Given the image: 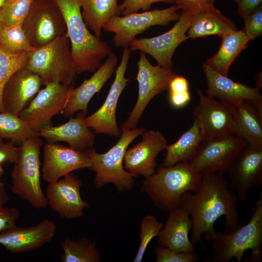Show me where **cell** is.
<instances>
[{
  "label": "cell",
  "mask_w": 262,
  "mask_h": 262,
  "mask_svg": "<svg viewBox=\"0 0 262 262\" xmlns=\"http://www.w3.org/2000/svg\"><path fill=\"white\" fill-rule=\"evenodd\" d=\"M90 166L85 150H77L56 143H48L44 146L42 177L49 183L73 171L89 168Z\"/></svg>",
  "instance_id": "18"
},
{
  "label": "cell",
  "mask_w": 262,
  "mask_h": 262,
  "mask_svg": "<svg viewBox=\"0 0 262 262\" xmlns=\"http://www.w3.org/2000/svg\"><path fill=\"white\" fill-rule=\"evenodd\" d=\"M3 172V169L2 168V165H0V180L1 179V177L2 176Z\"/></svg>",
  "instance_id": "46"
},
{
  "label": "cell",
  "mask_w": 262,
  "mask_h": 262,
  "mask_svg": "<svg viewBox=\"0 0 262 262\" xmlns=\"http://www.w3.org/2000/svg\"><path fill=\"white\" fill-rule=\"evenodd\" d=\"M215 0H174L175 5L184 11L197 13L214 5Z\"/></svg>",
  "instance_id": "43"
},
{
  "label": "cell",
  "mask_w": 262,
  "mask_h": 262,
  "mask_svg": "<svg viewBox=\"0 0 262 262\" xmlns=\"http://www.w3.org/2000/svg\"><path fill=\"white\" fill-rule=\"evenodd\" d=\"M30 52L13 54L0 47V112L5 111L1 100L3 88L14 72L26 66Z\"/></svg>",
  "instance_id": "34"
},
{
  "label": "cell",
  "mask_w": 262,
  "mask_h": 262,
  "mask_svg": "<svg viewBox=\"0 0 262 262\" xmlns=\"http://www.w3.org/2000/svg\"><path fill=\"white\" fill-rule=\"evenodd\" d=\"M202 176L189 162L162 166L146 178L141 190L147 194L156 207L169 212L180 207L184 193L198 189Z\"/></svg>",
  "instance_id": "3"
},
{
  "label": "cell",
  "mask_w": 262,
  "mask_h": 262,
  "mask_svg": "<svg viewBox=\"0 0 262 262\" xmlns=\"http://www.w3.org/2000/svg\"><path fill=\"white\" fill-rule=\"evenodd\" d=\"M56 230L55 223L45 219L35 225L24 228L16 226L0 232V244L12 253L29 252L49 243Z\"/></svg>",
  "instance_id": "20"
},
{
  "label": "cell",
  "mask_w": 262,
  "mask_h": 262,
  "mask_svg": "<svg viewBox=\"0 0 262 262\" xmlns=\"http://www.w3.org/2000/svg\"><path fill=\"white\" fill-rule=\"evenodd\" d=\"M214 256L204 261L208 262H227L235 258L242 261L245 252L251 251V260H262V198L257 203L252 215L245 225L225 233L216 231L212 241Z\"/></svg>",
  "instance_id": "5"
},
{
  "label": "cell",
  "mask_w": 262,
  "mask_h": 262,
  "mask_svg": "<svg viewBox=\"0 0 262 262\" xmlns=\"http://www.w3.org/2000/svg\"><path fill=\"white\" fill-rule=\"evenodd\" d=\"M198 103L194 110V119L199 126L203 141L219 140L235 133L231 102L218 100L197 89Z\"/></svg>",
  "instance_id": "11"
},
{
  "label": "cell",
  "mask_w": 262,
  "mask_h": 262,
  "mask_svg": "<svg viewBox=\"0 0 262 262\" xmlns=\"http://www.w3.org/2000/svg\"><path fill=\"white\" fill-rule=\"evenodd\" d=\"M168 89L169 102L173 107L183 108L190 101L189 83L185 77L175 75L171 80Z\"/></svg>",
  "instance_id": "37"
},
{
  "label": "cell",
  "mask_w": 262,
  "mask_h": 262,
  "mask_svg": "<svg viewBox=\"0 0 262 262\" xmlns=\"http://www.w3.org/2000/svg\"><path fill=\"white\" fill-rule=\"evenodd\" d=\"M20 216V212L16 208L0 207V232L16 227Z\"/></svg>",
  "instance_id": "41"
},
{
  "label": "cell",
  "mask_w": 262,
  "mask_h": 262,
  "mask_svg": "<svg viewBox=\"0 0 262 262\" xmlns=\"http://www.w3.org/2000/svg\"><path fill=\"white\" fill-rule=\"evenodd\" d=\"M42 85L38 75L25 67L16 70L2 91L1 100L4 110L19 116Z\"/></svg>",
  "instance_id": "21"
},
{
  "label": "cell",
  "mask_w": 262,
  "mask_h": 262,
  "mask_svg": "<svg viewBox=\"0 0 262 262\" xmlns=\"http://www.w3.org/2000/svg\"><path fill=\"white\" fill-rule=\"evenodd\" d=\"M117 62L116 54L112 52L89 79L76 88L71 87L62 113L64 116L71 117L78 111L87 113L89 102L111 78Z\"/></svg>",
  "instance_id": "22"
},
{
  "label": "cell",
  "mask_w": 262,
  "mask_h": 262,
  "mask_svg": "<svg viewBox=\"0 0 262 262\" xmlns=\"http://www.w3.org/2000/svg\"><path fill=\"white\" fill-rule=\"evenodd\" d=\"M226 172L230 189L239 201H244L252 188L262 183V147L245 145Z\"/></svg>",
  "instance_id": "15"
},
{
  "label": "cell",
  "mask_w": 262,
  "mask_h": 262,
  "mask_svg": "<svg viewBox=\"0 0 262 262\" xmlns=\"http://www.w3.org/2000/svg\"><path fill=\"white\" fill-rule=\"evenodd\" d=\"M0 27H1V25H0Z\"/></svg>",
  "instance_id": "48"
},
{
  "label": "cell",
  "mask_w": 262,
  "mask_h": 262,
  "mask_svg": "<svg viewBox=\"0 0 262 262\" xmlns=\"http://www.w3.org/2000/svg\"><path fill=\"white\" fill-rule=\"evenodd\" d=\"M203 141L197 122L194 119L188 130L174 143L166 146L163 166L168 167L180 163L189 162Z\"/></svg>",
  "instance_id": "29"
},
{
  "label": "cell",
  "mask_w": 262,
  "mask_h": 262,
  "mask_svg": "<svg viewBox=\"0 0 262 262\" xmlns=\"http://www.w3.org/2000/svg\"><path fill=\"white\" fill-rule=\"evenodd\" d=\"M25 67L38 75L42 85L57 82L70 85L77 72L66 33L30 52Z\"/></svg>",
  "instance_id": "6"
},
{
  "label": "cell",
  "mask_w": 262,
  "mask_h": 262,
  "mask_svg": "<svg viewBox=\"0 0 262 262\" xmlns=\"http://www.w3.org/2000/svg\"><path fill=\"white\" fill-rule=\"evenodd\" d=\"M221 38L218 50L206 63L215 71L227 76L231 65L249 41L243 31L238 30L229 32Z\"/></svg>",
  "instance_id": "28"
},
{
  "label": "cell",
  "mask_w": 262,
  "mask_h": 262,
  "mask_svg": "<svg viewBox=\"0 0 262 262\" xmlns=\"http://www.w3.org/2000/svg\"><path fill=\"white\" fill-rule=\"evenodd\" d=\"M45 86L19 115L21 118L36 131L51 125L52 117L62 114L72 87L57 82L49 83Z\"/></svg>",
  "instance_id": "13"
},
{
  "label": "cell",
  "mask_w": 262,
  "mask_h": 262,
  "mask_svg": "<svg viewBox=\"0 0 262 262\" xmlns=\"http://www.w3.org/2000/svg\"><path fill=\"white\" fill-rule=\"evenodd\" d=\"M38 135L28 123L19 116L7 111L0 112V136L20 146L27 138Z\"/></svg>",
  "instance_id": "32"
},
{
  "label": "cell",
  "mask_w": 262,
  "mask_h": 262,
  "mask_svg": "<svg viewBox=\"0 0 262 262\" xmlns=\"http://www.w3.org/2000/svg\"><path fill=\"white\" fill-rule=\"evenodd\" d=\"M34 0H4L0 7L1 26L21 23Z\"/></svg>",
  "instance_id": "35"
},
{
  "label": "cell",
  "mask_w": 262,
  "mask_h": 262,
  "mask_svg": "<svg viewBox=\"0 0 262 262\" xmlns=\"http://www.w3.org/2000/svg\"><path fill=\"white\" fill-rule=\"evenodd\" d=\"M52 0L65 19L77 73L95 71L112 50L88 30L82 15V0Z\"/></svg>",
  "instance_id": "2"
},
{
  "label": "cell",
  "mask_w": 262,
  "mask_h": 262,
  "mask_svg": "<svg viewBox=\"0 0 262 262\" xmlns=\"http://www.w3.org/2000/svg\"><path fill=\"white\" fill-rule=\"evenodd\" d=\"M245 26L242 31L249 41L262 34V6L261 5L244 18Z\"/></svg>",
  "instance_id": "39"
},
{
  "label": "cell",
  "mask_w": 262,
  "mask_h": 262,
  "mask_svg": "<svg viewBox=\"0 0 262 262\" xmlns=\"http://www.w3.org/2000/svg\"><path fill=\"white\" fill-rule=\"evenodd\" d=\"M202 69L207 82V95L229 102L249 100L262 108V96L257 87L235 82L215 71L206 63H203Z\"/></svg>",
  "instance_id": "23"
},
{
  "label": "cell",
  "mask_w": 262,
  "mask_h": 262,
  "mask_svg": "<svg viewBox=\"0 0 262 262\" xmlns=\"http://www.w3.org/2000/svg\"><path fill=\"white\" fill-rule=\"evenodd\" d=\"M130 53L128 47L124 48L120 63L115 70V77L104 103L95 113L85 117L87 126L97 133L116 137L121 134V130L117 124L116 110L120 96L129 81L125 73Z\"/></svg>",
  "instance_id": "14"
},
{
  "label": "cell",
  "mask_w": 262,
  "mask_h": 262,
  "mask_svg": "<svg viewBox=\"0 0 262 262\" xmlns=\"http://www.w3.org/2000/svg\"><path fill=\"white\" fill-rule=\"evenodd\" d=\"M230 102L235 121L234 134L247 145L262 147V108L249 100Z\"/></svg>",
  "instance_id": "26"
},
{
  "label": "cell",
  "mask_w": 262,
  "mask_h": 262,
  "mask_svg": "<svg viewBox=\"0 0 262 262\" xmlns=\"http://www.w3.org/2000/svg\"><path fill=\"white\" fill-rule=\"evenodd\" d=\"M137 66L138 98L128 118L121 127L127 129L135 128L149 101L156 95L168 89L171 80L176 75L172 68L158 65L153 66L146 53L142 51Z\"/></svg>",
  "instance_id": "10"
},
{
  "label": "cell",
  "mask_w": 262,
  "mask_h": 262,
  "mask_svg": "<svg viewBox=\"0 0 262 262\" xmlns=\"http://www.w3.org/2000/svg\"><path fill=\"white\" fill-rule=\"evenodd\" d=\"M237 5L238 13L244 19L260 6L262 0H235Z\"/></svg>",
  "instance_id": "44"
},
{
  "label": "cell",
  "mask_w": 262,
  "mask_h": 262,
  "mask_svg": "<svg viewBox=\"0 0 262 262\" xmlns=\"http://www.w3.org/2000/svg\"><path fill=\"white\" fill-rule=\"evenodd\" d=\"M43 145L38 135L25 140L19 146V158L11 173L12 192L38 209L48 205L40 182L39 155Z\"/></svg>",
  "instance_id": "7"
},
{
  "label": "cell",
  "mask_w": 262,
  "mask_h": 262,
  "mask_svg": "<svg viewBox=\"0 0 262 262\" xmlns=\"http://www.w3.org/2000/svg\"><path fill=\"white\" fill-rule=\"evenodd\" d=\"M238 29L214 5L195 14L187 32L188 38L195 39L212 35L220 37Z\"/></svg>",
  "instance_id": "27"
},
{
  "label": "cell",
  "mask_w": 262,
  "mask_h": 262,
  "mask_svg": "<svg viewBox=\"0 0 262 262\" xmlns=\"http://www.w3.org/2000/svg\"><path fill=\"white\" fill-rule=\"evenodd\" d=\"M233 0L235 1V0Z\"/></svg>",
  "instance_id": "49"
},
{
  "label": "cell",
  "mask_w": 262,
  "mask_h": 262,
  "mask_svg": "<svg viewBox=\"0 0 262 262\" xmlns=\"http://www.w3.org/2000/svg\"><path fill=\"white\" fill-rule=\"evenodd\" d=\"M63 262H100V252L96 246L95 241L83 237L78 240L65 238L61 242Z\"/></svg>",
  "instance_id": "31"
},
{
  "label": "cell",
  "mask_w": 262,
  "mask_h": 262,
  "mask_svg": "<svg viewBox=\"0 0 262 262\" xmlns=\"http://www.w3.org/2000/svg\"><path fill=\"white\" fill-rule=\"evenodd\" d=\"M239 201L236 194L229 188L224 173L203 175L198 189L184 193L181 198L180 207L185 209L192 217V244L199 243L206 249L202 236L204 235L208 242H212L216 233L214 224L222 216L226 218L225 232L238 228Z\"/></svg>",
  "instance_id": "1"
},
{
  "label": "cell",
  "mask_w": 262,
  "mask_h": 262,
  "mask_svg": "<svg viewBox=\"0 0 262 262\" xmlns=\"http://www.w3.org/2000/svg\"><path fill=\"white\" fill-rule=\"evenodd\" d=\"M121 134L116 144L107 152L98 153L93 148L85 150L89 157L90 169L96 176L94 185L100 188L106 184L113 183L119 192L131 190L134 186L135 175L126 170L124 157L129 145L145 131L144 128L127 129L121 128Z\"/></svg>",
  "instance_id": "4"
},
{
  "label": "cell",
  "mask_w": 262,
  "mask_h": 262,
  "mask_svg": "<svg viewBox=\"0 0 262 262\" xmlns=\"http://www.w3.org/2000/svg\"><path fill=\"white\" fill-rule=\"evenodd\" d=\"M22 25L30 44L35 49L66 33L64 16L52 0H34Z\"/></svg>",
  "instance_id": "9"
},
{
  "label": "cell",
  "mask_w": 262,
  "mask_h": 262,
  "mask_svg": "<svg viewBox=\"0 0 262 262\" xmlns=\"http://www.w3.org/2000/svg\"></svg>",
  "instance_id": "50"
},
{
  "label": "cell",
  "mask_w": 262,
  "mask_h": 262,
  "mask_svg": "<svg viewBox=\"0 0 262 262\" xmlns=\"http://www.w3.org/2000/svg\"><path fill=\"white\" fill-rule=\"evenodd\" d=\"M195 13L183 11L168 31L153 37L135 38L129 44L130 49L147 53L156 60L157 65L172 68L173 54L177 47L188 38L187 32Z\"/></svg>",
  "instance_id": "12"
},
{
  "label": "cell",
  "mask_w": 262,
  "mask_h": 262,
  "mask_svg": "<svg viewBox=\"0 0 262 262\" xmlns=\"http://www.w3.org/2000/svg\"><path fill=\"white\" fill-rule=\"evenodd\" d=\"M118 0H82V15L83 20L98 38L102 27L111 18L121 14Z\"/></svg>",
  "instance_id": "30"
},
{
  "label": "cell",
  "mask_w": 262,
  "mask_h": 262,
  "mask_svg": "<svg viewBox=\"0 0 262 262\" xmlns=\"http://www.w3.org/2000/svg\"><path fill=\"white\" fill-rule=\"evenodd\" d=\"M141 135V140L126 150L124 168L136 177L141 175L147 178L155 172L157 157L167 144L159 131H145Z\"/></svg>",
  "instance_id": "19"
},
{
  "label": "cell",
  "mask_w": 262,
  "mask_h": 262,
  "mask_svg": "<svg viewBox=\"0 0 262 262\" xmlns=\"http://www.w3.org/2000/svg\"><path fill=\"white\" fill-rule=\"evenodd\" d=\"M9 196L5 189L4 184L0 182V207L4 205L9 200Z\"/></svg>",
  "instance_id": "45"
},
{
  "label": "cell",
  "mask_w": 262,
  "mask_h": 262,
  "mask_svg": "<svg viewBox=\"0 0 262 262\" xmlns=\"http://www.w3.org/2000/svg\"><path fill=\"white\" fill-rule=\"evenodd\" d=\"M175 4L163 9H154L142 13H134L116 16L108 20L102 27L107 32L114 33V46L116 48L129 47L135 36L150 27L166 25L170 22L178 20L180 14Z\"/></svg>",
  "instance_id": "8"
},
{
  "label": "cell",
  "mask_w": 262,
  "mask_h": 262,
  "mask_svg": "<svg viewBox=\"0 0 262 262\" xmlns=\"http://www.w3.org/2000/svg\"><path fill=\"white\" fill-rule=\"evenodd\" d=\"M173 2V0H123V2L119 5V8L120 13L125 16L137 13L140 9L147 10L154 3Z\"/></svg>",
  "instance_id": "40"
},
{
  "label": "cell",
  "mask_w": 262,
  "mask_h": 262,
  "mask_svg": "<svg viewBox=\"0 0 262 262\" xmlns=\"http://www.w3.org/2000/svg\"><path fill=\"white\" fill-rule=\"evenodd\" d=\"M0 47L13 54L30 52L35 49L30 44L22 23L0 27Z\"/></svg>",
  "instance_id": "33"
},
{
  "label": "cell",
  "mask_w": 262,
  "mask_h": 262,
  "mask_svg": "<svg viewBox=\"0 0 262 262\" xmlns=\"http://www.w3.org/2000/svg\"><path fill=\"white\" fill-rule=\"evenodd\" d=\"M154 253L157 262H196L200 259L196 252H177L161 245L155 247Z\"/></svg>",
  "instance_id": "38"
},
{
  "label": "cell",
  "mask_w": 262,
  "mask_h": 262,
  "mask_svg": "<svg viewBox=\"0 0 262 262\" xmlns=\"http://www.w3.org/2000/svg\"><path fill=\"white\" fill-rule=\"evenodd\" d=\"M20 147L11 141L0 145V165L15 164L18 160Z\"/></svg>",
  "instance_id": "42"
},
{
  "label": "cell",
  "mask_w": 262,
  "mask_h": 262,
  "mask_svg": "<svg viewBox=\"0 0 262 262\" xmlns=\"http://www.w3.org/2000/svg\"><path fill=\"white\" fill-rule=\"evenodd\" d=\"M246 145L235 134L219 140L203 141L189 163L202 175L224 173Z\"/></svg>",
  "instance_id": "16"
},
{
  "label": "cell",
  "mask_w": 262,
  "mask_h": 262,
  "mask_svg": "<svg viewBox=\"0 0 262 262\" xmlns=\"http://www.w3.org/2000/svg\"><path fill=\"white\" fill-rule=\"evenodd\" d=\"M86 114L82 111L75 118L70 117L68 121L61 125L46 126L38 131V136L48 143L63 141L72 148L84 150L93 145L95 138L94 132L85 124Z\"/></svg>",
  "instance_id": "24"
},
{
  "label": "cell",
  "mask_w": 262,
  "mask_h": 262,
  "mask_svg": "<svg viewBox=\"0 0 262 262\" xmlns=\"http://www.w3.org/2000/svg\"><path fill=\"white\" fill-rule=\"evenodd\" d=\"M81 180L71 173L49 183L46 197L48 205L63 218L79 217L84 214L89 204L81 195Z\"/></svg>",
  "instance_id": "17"
},
{
  "label": "cell",
  "mask_w": 262,
  "mask_h": 262,
  "mask_svg": "<svg viewBox=\"0 0 262 262\" xmlns=\"http://www.w3.org/2000/svg\"><path fill=\"white\" fill-rule=\"evenodd\" d=\"M193 222L188 212L180 207L169 212L158 236L159 245L177 252H195L188 234Z\"/></svg>",
  "instance_id": "25"
},
{
  "label": "cell",
  "mask_w": 262,
  "mask_h": 262,
  "mask_svg": "<svg viewBox=\"0 0 262 262\" xmlns=\"http://www.w3.org/2000/svg\"><path fill=\"white\" fill-rule=\"evenodd\" d=\"M164 226L153 215H147L143 218L141 224L140 242L133 262L142 261L149 243L153 238L159 235Z\"/></svg>",
  "instance_id": "36"
},
{
  "label": "cell",
  "mask_w": 262,
  "mask_h": 262,
  "mask_svg": "<svg viewBox=\"0 0 262 262\" xmlns=\"http://www.w3.org/2000/svg\"><path fill=\"white\" fill-rule=\"evenodd\" d=\"M4 141L3 140V139L0 136V145L4 143Z\"/></svg>",
  "instance_id": "47"
}]
</instances>
